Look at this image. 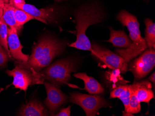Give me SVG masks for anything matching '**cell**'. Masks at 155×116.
Returning a JSON list of instances; mask_svg holds the SVG:
<instances>
[{"mask_svg":"<svg viewBox=\"0 0 155 116\" xmlns=\"http://www.w3.org/2000/svg\"><path fill=\"white\" fill-rule=\"evenodd\" d=\"M76 40L69 45L79 50L90 51L91 43L86 35V31L90 26L102 22L105 18L104 13L99 5L91 3L81 6L74 13Z\"/></svg>","mask_w":155,"mask_h":116,"instance_id":"6da1fadb","label":"cell"},{"mask_svg":"<svg viewBox=\"0 0 155 116\" xmlns=\"http://www.w3.org/2000/svg\"><path fill=\"white\" fill-rule=\"evenodd\" d=\"M66 42L52 36H44L34 46L32 53L27 62V66L37 72L50 64L53 60L63 53Z\"/></svg>","mask_w":155,"mask_h":116,"instance_id":"7a4b0ae2","label":"cell"},{"mask_svg":"<svg viewBox=\"0 0 155 116\" xmlns=\"http://www.w3.org/2000/svg\"><path fill=\"white\" fill-rule=\"evenodd\" d=\"M116 19L123 26L127 28L132 44L127 48L116 49L115 52L126 63H128L141 54L148 47L145 39L142 37L139 22L134 15L126 10H122L118 13Z\"/></svg>","mask_w":155,"mask_h":116,"instance_id":"3957f363","label":"cell"},{"mask_svg":"<svg viewBox=\"0 0 155 116\" xmlns=\"http://www.w3.org/2000/svg\"><path fill=\"white\" fill-rule=\"evenodd\" d=\"M77 64L72 58L61 59L46 67L39 73V76L43 82L46 80L57 86L68 85L71 74L76 71Z\"/></svg>","mask_w":155,"mask_h":116,"instance_id":"277c9868","label":"cell"},{"mask_svg":"<svg viewBox=\"0 0 155 116\" xmlns=\"http://www.w3.org/2000/svg\"><path fill=\"white\" fill-rule=\"evenodd\" d=\"M15 66L12 70H7L6 73L9 77H13L12 84L15 88L26 92L28 86L43 84V81L39 76V72L27 66L24 62L16 61Z\"/></svg>","mask_w":155,"mask_h":116,"instance_id":"5b68a950","label":"cell"},{"mask_svg":"<svg viewBox=\"0 0 155 116\" xmlns=\"http://www.w3.org/2000/svg\"><path fill=\"white\" fill-rule=\"evenodd\" d=\"M70 94V101L81 106L87 116H96L101 108L110 106L109 102L100 95H90L76 92Z\"/></svg>","mask_w":155,"mask_h":116,"instance_id":"8992f818","label":"cell"},{"mask_svg":"<svg viewBox=\"0 0 155 116\" xmlns=\"http://www.w3.org/2000/svg\"><path fill=\"white\" fill-rule=\"evenodd\" d=\"M129 63L128 71L132 73L135 81H139L145 77L155 67V49L147 48L138 58Z\"/></svg>","mask_w":155,"mask_h":116,"instance_id":"52a82bcc","label":"cell"},{"mask_svg":"<svg viewBox=\"0 0 155 116\" xmlns=\"http://www.w3.org/2000/svg\"><path fill=\"white\" fill-rule=\"evenodd\" d=\"M91 55L107 65L110 69H118L124 74L128 71V63L117 54L95 42L91 44Z\"/></svg>","mask_w":155,"mask_h":116,"instance_id":"ba28073f","label":"cell"},{"mask_svg":"<svg viewBox=\"0 0 155 116\" xmlns=\"http://www.w3.org/2000/svg\"><path fill=\"white\" fill-rule=\"evenodd\" d=\"M43 84L47 94L44 104L48 110L50 115L54 116L60 107L67 103L68 96L61 91L60 86L53 84L46 80H44Z\"/></svg>","mask_w":155,"mask_h":116,"instance_id":"9c48e42d","label":"cell"},{"mask_svg":"<svg viewBox=\"0 0 155 116\" xmlns=\"http://www.w3.org/2000/svg\"><path fill=\"white\" fill-rule=\"evenodd\" d=\"M23 10L37 20L45 24L54 23L57 19V12L54 8L39 9L34 5L27 4H20L15 8Z\"/></svg>","mask_w":155,"mask_h":116,"instance_id":"30bf717a","label":"cell"},{"mask_svg":"<svg viewBox=\"0 0 155 116\" xmlns=\"http://www.w3.org/2000/svg\"><path fill=\"white\" fill-rule=\"evenodd\" d=\"M8 43L11 57L14 59L25 63L28 61L29 56L22 52L23 46L21 45L16 29L8 28Z\"/></svg>","mask_w":155,"mask_h":116,"instance_id":"8fae6325","label":"cell"},{"mask_svg":"<svg viewBox=\"0 0 155 116\" xmlns=\"http://www.w3.org/2000/svg\"><path fill=\"white\" fill-rule=\"evenodd\" d=\"M18 116H44L50 115L48 111L38 100H31L24 105L19 111Z\"/></svg>","mask_w":155,"mask_h":116,"instance_id":"7c38bea8","label":"cell"},{"mask_svg":"<svg viewBox=\"0 0 155 116\" xmlns=\"http://www.w3.org/2000/svg\"><path fill=\"white\" fill-rule=\"evenodd\" d=\"M136 84V94L140 102H145L149 105L150 100L155 98L152 89V85L149 80L134 81Z\"/></svg>","mask_w":155,"mask_h":116,"instance_id":"4fadbf2b","label":"cell"},{"mask_svg":"<svg viewBox=\"0 0 155 116\" xmlns=\"http://www.w3.org/2000/svg\"><path fill=\"white\" fill-rule=\"evenodd\" d=\"M73 76L83 80L84 85V89L90 94L100 95L104 92V88L99 82L94 78L88 76L86 73H78L73 74Z\"/></svg>","mask_w":155,"mask_h":116,"instance_id":"5bb4252c","label":"cell"},{"mask_svg":"<svg viewBox=\"0 0 155 116\" xmlns=\"http://www.w3.org/2000/svg\"><path fill=\"white\" fill-rule=\"evenodd\" d=\"M109 28L110 30V39L107 42L111 43L114 46L123 49L127 48L131 45L132 41L124 30H115L111 27Z\"/></svg>","mask_w":155,"mask_h":116,"instance_id":"9a60e30c","label":"cell"},{"mask_svg":"<svg viewBox=\"0 0 155 116\" xmlns=\"http://www.w3.org/2000/svg\"><path fill=\"white\" fill-rule=\"evenodd\" d=\"M2 18L7 25L10 27V28L16 29L18 33H20L21 28L19 27L16 23L14 7L9 3H5Z\"/></svg>","mask_w":155,"mask_h":116,"instance_id":"2e32d148","label":"cell"},{"mask_svg":"<svg viewBox=\"0 0 155 116\" xmlns=\"http://www.w3.org/2000/svg\"><path fill=\"white\" fill-rule=\"evenodd\" d=\"M131 85V93L128 108L124 116H132L134 114L139 113L141 110V102L138 100L136 94V84L135 82Z\"/></svg>","mask_w":155,"mask_h":116,"instance_id":"e0dca14e","label":"cell"},{"mask_svg":"<svg viewBox=\"0 0 155 116\" xmlns=\"http://www.w3.org/2000/svg\"><path fill=\"white\" fill-rule=\"evenodd\" d=\"M146 28L145 31V39L148 48L155 49V24L150 18L144 20Z\"/></svg>","mask_w":155,"mask_h":116,"instance_id":"ac0fdd59","label":"cell"},{"mask_svg":"<svg viewBox=\"0 0 155 116\" xmlns=\"http://www.w3.org/2000/svg\"><path fill=\"white\" fill-rule=\"evenodd\" d=\"M8 25L3 20V18H0V45H1L7 52L9 57L12 58L8 43Z\"/></svg>","mask_w":155,"mask_h":116,"instance_id":"d6986e66","label":"cell"},{"mask_svg":"<svg viewBox=\"0 0 155 116\" xmlns=\"http://www.w3.org/2000/svg\"><path fill=\"white\" fill-rule=\"evenodd\" d=\"M14 10L16 23L18 27L21 29L25 23L35 19L33 16L23 10L14 7Z\"/></svg>","mask_w":155,"mask_h":116,"instance_id":"ffe728a7","label":"cell"},{"mask_svg":"<svg viewBox=\"0 0 155 116\" xmlns=\"http://www.w3.org/2000/svg\"><path fill=\"white\" fill-rule=\"evenodd\" d=\"M129 86V85L126 83L119 85L111 91L110 95V99L118 98L127 90Z\"/></svg>","mask_w":155,"mask_h":116,"instance_id":"44dd1931","label":"cell"},{"mask_svg":"<svg viewBox=\"0 0 155 116\" xmlns=\"http://www.w3.org/2000/svg\"><path fill=\"white\" fill-rule=\"evenodd\" d=\"M131 93V85H129V86L127 90L118 98L119 99H120L121 101L123 102L124 105V111L123 113V116H124V114L126 113V111H127L128 108Z\"/></svg>","mask_w":155,"mask_h":116,"instance_id":"7402d4cb","label":"cell"},{"mask_svg":"<svg viewBox=\"0 0 155 116\" xmlns=\"http://www.w3.org/2000/svg\"><path fill=\"white\" fill-rule=\"evenodd\" d=\"M9 58H11L9 57L5 49L0 45V67L6 66Z\"/></svg>","mask_w":155,"mask_h":116,"instance_id":"603a6c76","label":"cell"},{"mask_svg":"<svg viewBox=\"0 0 155 116\" xmlns=\"http://www.w3.org/2000/svg\"><path fill=\"white\" fill-rule=\"evenodd\" d=\"M71 108L70 105L67 108H63L57 114H55L56 116H71Z\"/></svg>","mask_w":155,"mask_h":116,"instance_id":"cb8c5ba5","label":"cell"},{"mask_svg":"<svg viewBox=\"0 0 155 116\" xmlns=\"http://www.w3.org/2000/svg\"><path fill=\"white\" fill-rule=\"evenodd\" d=\"M9 4L14 8L20 4H24L26 3L25 0H9Z\"/></svg>","mask_w":155,"mask_h":116,"instance_id":"d4e9b609","label":"cell"},{"mask_svg":"<svg viewBox=\"0 0 155 116\" xmlns=\"http://www.w3.org/2000/svg\"><path fill=\"white\" fill-rule=\"evenodd\" d=\"M5 5V2L4 0H0V18L3 16Z\"/></svg>","mask_w":155,"mask_h":116,"instance_id":"484cf974","label":"cell"},{"mask_svg":"<svg viewBox=\"0 0 155 116\" xmlns=\"http://www.w3.org/2000/svg\"><path fill=\"white\" fill-rule=\"evenodd\" d=\"M148 80L149 81H150L151 83H153L154 84V87H155V72H153V73L151 74V76L149 78Z\"/></svg>","mask_w":155,"mask_h":116,"instance_id":"4316f807","label":"cell"},{"mask_svg":"<svg viewBox=\"0 0 155 116\" xmlns=\"http://www.w3.org/2000/svg\"><path fill=\"white\" fill-rule=\"evenodd\" d=\"M5 2V3H9V0H4Z\"/></svg>","mask_w":155,"mask_h":116,"instance_id":"83f0119b","label":"cell"},{"mask_svg":"<svg viewBox=\"0 0 155 116\" xmlns=\"http://www.w3.org/2000/svg\"><path fill=\"white\" fill-rule=\"evenodd\" d=\"M56 1H60L61 0H56Z\"/></svg>","mask_w":155,"mask_h":116,"instance_id":"f1b7e54d","label":"cell"}]
</instances>
